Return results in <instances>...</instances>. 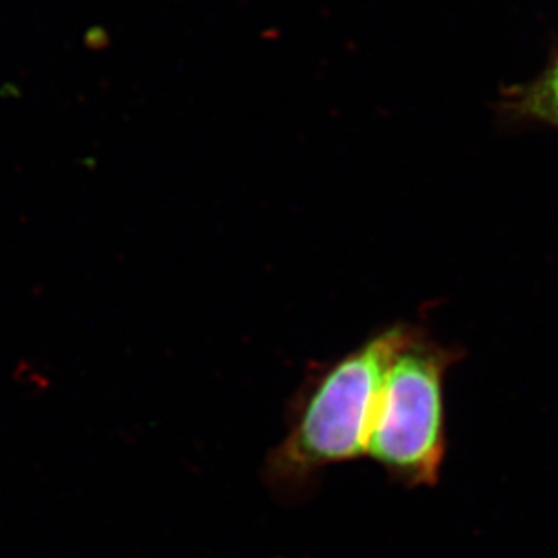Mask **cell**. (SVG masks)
<instances>
[{
	"label": "cell",
	"instance_id": "1",
	"mask_svg": "<svg viewBox=\"0 0 558 558\" xmlns=\"http://www.w3.org/2000/svg\"><path fill=\"white\" fill-rule=\"evenodd\" d=\"M414 327L396 323L308 368L287 409V434L265 457V486L276 499L300 502L327 468L366 457L385 374Z\"/></svg>",
	"mask_w": 558,
	"mask_h": 558
},
{
	"label": "cell",
	"instance_id": "2",
	"mask_svg": "<svg viewBox=\"0 0 558 558\" xmlns=\"http://www.w3.org/2000/svg\"><path fill=\"white\" fill-rule=\"evenodd\" d=\"M461 350L414 327L388 365L372 418L366 457L404 488L439 483L446 457V374Z\"/></svg>",
	"mask_w": 558,
	"mask_h": 558
},
{
	"label": "cell",
	"instance_id": "3",
	"mask_svg": "<svg viewBox=\"0 0 558 558\" xmlns=\"http://www.w3.org/2000/svg\"><path fill=\"white\" fill-rule=\"evenodd\" d=\"M506 106L517 119L543 122L558 131V54L543 75L513 89Z\"/></svg>",
	"mask_w": 558,
	"mask_h": 558
}]
</instances>
